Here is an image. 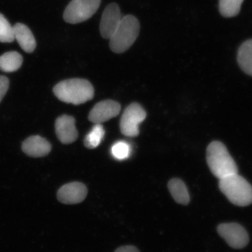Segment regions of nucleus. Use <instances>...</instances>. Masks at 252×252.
Masks as SVG:
<instances>
[{
  "label": "nucleus",
  "mask_w": 252,
  "mask_h": 252,
  "mask_svg": "<svg viewBox=\"0 0 252 252\" xmlns=\"http://www.w3.org/2000/svg\"><path fill=\"white\" fill-rule=\"evenodd\" d=\"M53 93L61 101L75 105L89 101L94 96L93 85L90 81L81 78L60 82L53 88Z\"/></svg>",
  "instance_id": "1"
},
{
  "label": "nucleus",
  "mask_w": 252,
  "mask_h": 252,
  "mask_svg": "<svg viewBox=\"0 0 252 252\" xmlns=\"http://www.w3.org/2000/svg\"><path fill=\"white\" fill-rule=\"evenodd\" d=\"M207 161L210 171L216 178L221 179L238 173V166L221 142L214 141L207 149Z\"/></svg>",
  "instance_id": "2"
},
{
  "label": "nucleus",
  "mask_w": 252,
  "mask_h": 252,
  "mask_svg": "<svg viewBox=\"0 0 252 252\" xmlns=\"http://www.w3.org/2000/svg\"><path fill=\"white\" fill-rule=\"evenodd\" d=\"M219 188L236 206L245 207L252 203V187L238 173L220 179Z\"/></svg>",
  "instance_id": "3"
},
{
  "label": "nucleus",
  "mask_w": 252,
  "mask_h": 252,
  "mask_svg": "<svg viewBox=\"0 0 252 252\" xmlns=\"http://www.w3.org/2000/svg\"><path fill=\"white\" fill-rule=\"evenodd\" d=\"M140 30V25L137 18L131 15L125 16L109 39L110 49L116 53L126 52L136 40Z\"/></svg>",
  "instance_id": "4"
},
{
  "label": "nucleus",
  "mask_w": 252,
  "mask_h": 252,
  "mask_svg": "<svg viewBox=\"0 0 252 252\" xmlns=\"http://www.w3.org/2000/svg\"><path fill=\"white\" fill-rule=\"evenodd\" d=\"M100 2L101 0H72L65 8L63 18L68 24L83 23L95 14Z\"/></svg>",
  "instance_id": "5"
},
{
  "label": "nucleus",
  "mask_w": 252,
  "mask_h": 252,
  "mask_svg": "<svg viewBox=\"0 0 252 252\" xmlns=\"http://www.w3.org/2000/svg\"><path fill=\"white\" fill-rule=\"evenodd\" d=\"M147 113L140 104L133 103L125 110L120 122L121 133L127 137H135L140 133V125L146 119Z\"/></svg>",
  "instance_id": "6"
},
{
  "label": "nucleus",
  "mask_w": 252,
  "mask_h": 252,
  "mask_svg": "<svg viewBox=\"0 0 252 252\" xmlns=\"http://www.w3.org/2000/svg\"><path fill=\"white\" fill-rule=\"evenodd\" d=\"M217 231L226 243L233 248H244L248 244V232L243 226L238 223H221L217 228Z\"/></svg>",
  "instance_id": "7"
},
{
  "label": "nucleus",
  "mask_w": 252,
  "mask_h": 252,
  "mask_svg": "<svg viewBox=\"0 0 252 252\" xmlns=\"http://www.w3.org/2000/svg\"><path fill=\"white\" fill-rule=\"evenodd\" d=\"M122 18L121 9L116 3H110L106 6L100 23V32L103 38L110 39Z\"/></svg>",
  "instance_id": "8"
},
{
  "label": "nucleus",
  "mask_w": 252,
  "mask_h": 252,
  "mask_svg": "<svg viewBox=\"0 0 252 252\" xmlns=\"http://www.w3.org/2000/svg\"><path fill=\"white\" fill-rule=\"evenodd\" d=\"M121 110V105L115 100H103L97 103L91 110L88 119L94 124H102L117 116Z\"/></svg>",
  "instance_id": "9"
},
{
  "label": "nucleus",
  "mask_w": 252,
  "mask_h": 252,
  "mask_svg": "<svg viewBox=\"0 0 252 252\" xmlns=\"http://www.w3.org/2000/svg\"><path fill=\"white\" fill-rule=\"evenodd\" d=\"M88 194L86 186L75 182L65 184L59 189L57 197L60 202L65 204H75L83 202Z\"/></svg>",
  "instance_id": "10"
},
{
  "label": "nucleus",
  "mask_w": 252,
  "mask_h": 252,
  "mask_svg": "<svg viewBox=\"0 0 252 252\" xmlns=\"http://www.w3.org/2000/svg\"><path fill=\"white\" fill-rule=\"evenodd\" d=\"M55 128L57 137L63 144H71L78 138L75 121L72 116L66 115L60 116L56 120Z\"/></svg>",
  "instance_id": "11"
},
{
  "label": "nucleus",
  "mask_w": 252,
  "mask_h": 252,
  "mask_svg": "<svg viewBox=\"0 0 252 252\" xmlns=\"http://www.w3.org/2000/svg\"><path fill=\"white\" fill-rule=\"evenodd\" d=\"M21 148L25 154L33 158L46 157L52 150L51 144L39 135H33L27 138Z\"/></svg>",
  "instance_id": "12"
},
{
  "label": "nucleus",
  "mask_w": 252,
  "mask_h": 252,
  "mask_svg": "<svg viewBox=\"0 0 252 252\" xmlns=\"http://www.w3.org/2000/svg\"><path fill=\"white\" fill-rule=\"evenodd\" d=\"M15 39L25 52L32 53L36 49V42L32 32L27 25L16 24L13 27Z\"/></svg>",
  "instance_id": "13"
},
{
  "label": "nucleus",
  "mask_w": 252,
  "mask_h": 252,
  "mask_svg": "<svg viewBox=\"0 0 252 252\" xmlns=\"http://www.w3.org/2000/svg\"><path fill=\"white\" fill-rule=\"evenodd\" d=\"M237 60L242 71L252 76V39L245 41L239 47Z\"/></svg>",
  "instance_id": "14"
},
{
  "label": "nucleus",
  "mask_w": 252,
  "mask_h": 252,
  "mask_svg": "<svg viewBox=\"0 0 252 252\" xmlns=\"http://www.w3.org/2000/svg\"><path fill=\"white\" fill-rule=\"evenodd\" d=\"M168 186L170 193L176 202L183 205H187L190 202L187 186L181 179H172L169 182Z\"/></svg>",
  "instance_id": "15"
},
{
  "label": "nucleus",
  "mask_w": 252,
  "mask_h": 252,
  "mask_svg": "<svg viewBox=\"0 0 252 252\" xmlns=\"http://www.w3.org/2000/svg\"><path fill=\"white\" fill-rule=\"evenodd\" d=\"M23 58L20 53L8 52L0 56V70L6 72L17 71L23 64Z\"/></svg>",
  "instance_id": "16"
},
{
  "label": "nucleus",
  "mask_w": 252,
  "mask_h": 252,
  "mask_svg": "<svg viewBox=\"0 0 252 252\" xmlns=\"http://www.w3.org/2000/svg\"><path fill=\"white\" fill-rule=\"evenodd\" d=\"M105 134V130L102 124H94L92 130L85 138V146L89 149H95L101 143Z\"/></svg>",
  "instance_id": "17"
},
{
  "label": "nucleus",
  "mask_w": 252,
  "mask_h": 252,
  "mask_svg": "<svg viewBox=\"0 0 252 252\" xmlns=\"http://www.w3.org/2000/svg\"><path fill=\"white\" fill-rule=\"evenodd\" d=\"M244 0H220V14L225 18L235 17L239 14Z\"/></svg>",
  "instance_id": "18"
},
{
  "label": "nucleus",
  "mask_w": 252,
  "mask_h": 252,
  "mask_svg": "<svg viewBox=\"0 0 252 252\" xmlns=\"http://www.w3.org/2000/svg\"><path fill=\"white\" fill-rule=\"evenodd\" d=\"M15 40L13 27L0 13V42L11 43Z\"/></svg>",
  "instance_id": "19"
},
{
  "label": "nucleus",
  "mask_w": 252,
  "mask_h": 252,
  "mask_svg": "<svg viewBox=\"0 0 252 252\" xmlns=\"http://www.w3.org/2000/svg\"><path fill=\"white\" fill-rule=\"evenodd\" d=\"M111 153L113 157L118 160L127 158L130 154V147L125 141H120L113 145Z\"/></svg>",
  "instance_id": "20"
},
{
  "label": "nucleus",
  "mask_w": 252,
  "mask_h": 252,
  "mask_svg": "<svg viewBox=\"0 0 252 252\" xmlns=\"http://www.w3.org/2000/svg\"><path fill=\"white\" fill-rule=\"evenodd\" d=\"M9 85L8 78L0 75V103L8 90Z\"/></svg>",
  "instance_id": "21"
},
{
  "label": "nucleus",
  "mask_w": 252,
  "mask_h": 252,
  "mask_svg": "<svg viewBox=\"0 0 252 252\" xmlns=\"http://www.w3.org/2000/svg\"><path fill=\"white\" fill-rule=\"evenodd\" d=\"M115 252H140V251L133 246H124L117 249Z\"/></svg>",
  "instance_id": "22"
}]
</instances>
